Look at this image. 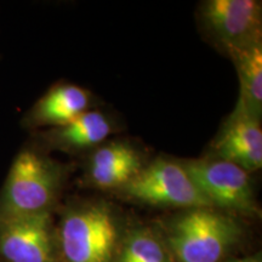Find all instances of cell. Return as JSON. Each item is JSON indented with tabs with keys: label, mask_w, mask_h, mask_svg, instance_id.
<instances>
[{
	"label": "cell",
	"mask_w": 262,
	"mask_h": 262,
	"mask_svg": "<svg viewBox=\"0 0 262 262\" xmlns=\"http://www.w3.org/2000/svg\"><path fill=\"white\" fill-rule=\"evenodd\" d=\"M196 18L203 35L227 56L262 41L258 0H205L198 5Z\"/></svg>",
	"instance_id": "obj_5"
},
{
	"label": "cell",
	"mask_w": 262,
	"mask_h": 262,
	"mask_svg": "<svg viewBox=\"0 0 262 262\" xmlns=\"http://www.w3.org/2000/svg\"><path fill=\"white\" fill-rule=\"evenodd\" d=\"M116 130L117 123L110 114L91 108L66 125L39 131L33 145L45 152L60 150L73 155L95 149Z\"/></svg>",
	"instance_id": "obj_9"
},
{
	"label": "cell",
	"mask_w": 262,
	"mask_h": 262,
	"mask_svg": "<svg viewBox=\"0 0 262 262\" xmlns=\"http://www.w3.org/2000/svg\"><path fill=\"white\" fill-rule=\"evenodd\" d=\"M67 168L32 143L17 153L0 191V221L54 212Z\"/></svg>",
	"instance_id": "obj_3"
},
{
	"label": "cell",
	"mask_w": 262,
	"mask_h": 262,
	"mask_svg": "<svg viewBox=\"0 0 262 262\" xmlns=\"http://www.w3.org/2000/svg\"><path fill=\"white\" fill-rule=\"evenodd\" d=\"M94 106L89 90L71 83L52 85L22 118L25 129H52L71 123Z\"/></svg>",
	"instance_id": "obj_11"
},
{
	"label": "cell",
	"mask_w": 262,
	"mask_h": 262,
	"mask_svg": "<svg viewBox=\"0 0 262 262\" xmlns=\"http://www.w3.org/2000/svg\"><path fill=\"white\" fill-rule=\"evenodd\" d=\"M113 262H173L157 227H126Z\"/></svg>",
	"instance_id": "obj_13"
},
{
	"label": "cell",
	"mask_w": 262,
	"mask_h": 262,
	"mask_svg": "<svg viewBox=\"0 0 262 262\" xmlns=\"http://www.w3.org/2000/svg\"><path fill=\"white\" fill-rule=\"evenodd\" d=\"M148 163L145 153L126 140L106 141L90 150L84 166L83 181L100 191L118 192Z\"/></svg>",
	"instance_id": "obj_8"
},
{
	"label": "cell",
	"mask_w": 262,
	"mask_h": 262,
	"mask_svg": "<svg viewBox=\"0 0 262 262\" xmlns=\"http://www.w3.org/2000/svg\"><path fill=\"white\" fill-rule=\"evenodd\" d=\"M209 156L241 166L248 172L262 168L260 120L233 110L211 143Z\"/></svg>",
	"instance_id": "obj_10"
},
{
	"label": "cell",
	"mask_w": 262,
	"mask_h": 262,
	"mask_svg": "<svg viewBox=\"0 0 262 262\" xmlns=\"http://www.w3.org/2000/svg\"><path fill=\"white\" fill-rule=\"evenodd\" d=\"M239 79V96L234 110L260 120L262 117V41L228 56Z\"/></svg>",
	"instance_id": "obj_12"
},
{
	"label": "cell",
	"mask_w": 262,
	"mask_h": 262,
	"mask_svg": "<svg viewBox=\"0 0 262 262\" xmlns=\"http://www.w3.org/2000/svg\"><path fill=\"white\" fill-rule=\"evenodd\" d=\"M125 229L112 203H72L55 222L58 262H113Z\"/></svg>",
	"instance_id": "obj_2"
},
{
	"label": "cell",
	"mask_w": 262,
	"mask_h": 262,
	"mask_svg": "<svg viewBox=\"0 0 262 262\" xmlns=\"http://www.w3.org/2000/svg\"><path fill=\"white\" fill-rule=\"evenodd\" d=\"M127 201L180 210L212 208L193 181L182 160L159 157L147 163L127 185L116 192Z\"/></svg>",
	"instance_id": "obj_4"
},
{
	"label": "cell",
	"mask_w": 262,
	"mask_h": 262,
	"mask_svg": "<svg viewBox=\"0 0 262 262\" xmlns=\"http://www.w3.org/2000/svg\"><path fill=\"white\" fill-rule=\"evenodd\" d=\"M182 163L212 208L234 216L260 212L254 182L247 170L209 155Z\"/></svg>",
	"instance_id": "obj_6"
},
{
	"label": "cell",
	"mask_w": 262,
	"mask_h": 262,
	"mask_svg": "<svg viewBox=\"0 0 262 262\" xmlns=\"http://www.w3.org/2000/svg\"><path fill=\"white\" fill-rule=\"evenodd\" d=\"M157 228L173 262H225L244 238L237 216L215 208L180 210Z\"/></svg>",
	"instance_id": "obj_1"
},
{
	"label": "cell",
	"mask_w": 262,
	"mask_h": 262,
	"mask_svg": "<svg viewBox=\"0 0 262 262\" xmlns=\"http://www.w3.org/2000/svg\"><path fill=\"white\" fill-rule=\"evenodd\" d=\"M225 262H262L261 258V254H255V255H250V256H245V257H241V258H228Z\"/></svg>",
	"instance_id": "obj_14"
},
{
	"label": "cell",
	"mask_w": 262,
	"mask_h": 262,
	"mask_svg": "<svg viewBox=\"0 0 262 262\" xmlns=\"http://www.w3.org/2000/svg\"><path fill=\"white\" fill-rule=\"evenodd\" d=\"M0 262H58L54 212L0 221Z\"/></svg>",
	"instance_id": "obj_7"
}]
</instances>
